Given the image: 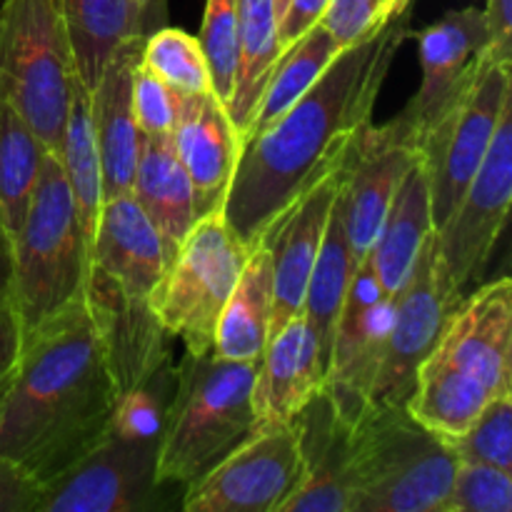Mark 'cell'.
I'll return each mask as SVG.
<instances>
[{"mask_svg": "<svg viewBox=\"0 0 512 512\" xmlns=\"http://www.w3.org/2000/svg\"><path fill=\"white\" fill-rule=\"evenodd\" d=\"M410 38V10L378 33L348 45L325 73L268 128L240 143L223 218L248 250L295 198L345 163L360 130L373 123V108Z\"/></svg>", "mask_w": 512, "mask_h": 512, "instance_id": "6da1fadb", "label": "cell"}, {"mask_svg": "<svg viewBox=\"0 0 512 512\" xmlns=\"http://www.w3.org/2000/svg\"><path fill=\"white\" fill-rule=\"evenodd\" d=\"M118 388L85 300L23 333L0 403V455L45 488L108 435Z\"/></svg>", "mask_w": 512, "mask_h": 512, "instance_id": "7a4b0ae2", "label": "cell"}, {"mask_svg": "<svg viewBox=\"0 0 512 512\" xmlns=\"http://www.w3.org/2000/svg\"><path fill=\"white\" fill-rule=\"evenodd\" d=\"M455 468L453 445L405 405L370 400L350 423L348 512H440Z\"/></svg>", "mask_w": 512, "mask_h": 512, "instance_id": "3957f363", "label": "cell"}, {"mask_svg": "<svg viewBox=\"0 0 512 512\" xmlns=\"http://www.w3.org/2000/svg\"><path fill=\"white\" fill-rule=\"evenodd\" d=\"M258 363L185 353L175 365L173 400L158 448V478L188 488L258 428L253 383Z\"/></svg>", "mask_w": 512, "mask_h": 512, "instance_id": "277c9868", "label": "cell"}, {"mask_svg": "<svg viewBox=\"0 0 512 512\" xmlns=\"http://www.w3.org/2000/svg\"><path fill=\"white\" fill-rule=\"evenodd\" d=\"M88 245L55 153H45L13 235V308L25 330L83 298Z\"/></svg>", "mask_w": 512, "mask_h": 512, "instance_id": "5b68a950", "label": "cell"}, {"mask_svg": "<svg viewBox=\"0 0 512 512\" xmlns=\"http://www.w3.org/2000/svg\"><path fill=\"white\" fill-rule=\"evenodd\" d=\"M73 45L58 0L0 3V88L48 153L63 143L78 83Z\"/></svg>", "mask_w": 512, "mask_h": 512, "instance_id": "8992f818", "label": "cell"}, {"mask_svg": "<svg viewBox=\"0 0 512 512\" xmlns=\"http://www.w3.org/2000/svg\"><path fill=\"white\" fill-rule=\"evenodd\" d=\"M250 250L235 238L223 213L200 215L150 293V308L168 338L185 353L213 350L215 328L230 293L238 285Z\"/></svg>", "mask_w": 512, "mask_h": 512, "instance_id": "52a82bcc", "label": "cell"}, {"mask_svg": "<svg viewBox=\"0 0 512 512\" xmlns=\"http://www.w3.org/2000/svg\"><path fill=\"white\" fill-rule=\"evenodd\" d=\"M512 103V65L480 58L475 73L418 135V155L430 190L435 230L443 228L460 195L488 155L503 110Z\"/></svg>", "mask_w": 512, "mask_h": 512, "instance_id": "ba28073f", "label": "cell"}, {"mask_svg": "<svg viewBox=\"0 0 512 512\" xmlns=\"http://www.w3.org/2000/svg\"><path fill=\"white\" fill-rule=\"evenodd\" d=\"M512 200V103L500 115L488 155L465 193L460 195L438 238V268L455 300L483 278L500 233L505 230Z\"/></svg>", "mask_w": 512, "mask_h": 512, "instance_id": "9c48e42d", "label": "cell"}, {"mask_svg": "<svg viewBox=\"0 0 512 512\" xmlns=\"http://www.w3.org/2000/svg\"><path fill=\"white\" fill-rule=\"evenodd\" d=\"M160 443L105 435L63 478L43 488L38 512H150L180 510L170 490L183 488L158 478Z\"/></svg>", "mask_w": 512, "mask_h": 512, "instance_id": "30bf717a", "label": "cell"}, {"mask_svg": "<svg viewBox=\"0 0 512 512\" xmlns=\"http://www.w3.org/2000/svg\"><path fill=\"white\" fill-rule=\"evenodd\" d=\"M303 480L293 423L258 425L245 443L185 488V512H280Z\"/></svg>", "mask_w": 512, "mask_h": 512, "instance_id": "8fae6325", "label": "cell"}, {"mask_svg": "<svg viewBox=\"0 0 512 512\" xmlns=\"http://www.w3.org/2000/svg\"><path fill=\"white\" fill-rule=\"evenodd\" d=\"M395 295L383 293L370 253L355 263L330 343L325 390L348 423L373 400L393 323Z\"/></svg>", "mask_w": 512, "mask_h": 512, "instance_id": "7c38bea8", "label": "cell"}, {"mask_svg": "<svg viewBox=\"0 0 512 512\" xmlns=\"http://www.w3.org/2000/svg\"><path fill=\"white\" fill-rule=\"evenodd\" d=\"M460 300L450 295L440 278L435 230L425 238L413 273L395 295L393 323L385 343L383 365L375 378L373 400L405 405L415 388L420 365L438 345L448 315Z\"/></svg>", "mask_w": 512, "mask_h": 512, "instance_id": "4fadbf2b", "label": "cell"}, {"mask_svg": "<svg viewBox=\"0 0 512 512\" xmlns=\"http://www.w3.org/2000/svg\"><path fill=\"white\" fill-rule=\"evenodd\" d=\"M418 148L398 120L368 123L350 145L340 180V208L353 260H363L378 240L393 195Z\"/></svg>", "mask_w": 512, "mask_h": 512, "instance_id": "5bb4252c", "label": "cell"}, {"mask_svg": "<svg viewBox=\"0 0 512 512\" xmlns=\"http://www.w3.org/2000/svg\"><path fill=\"white\" fill-rule=\"evenodd\" d=\"M512 283L498 278L465 293L430 358L478 378L493 395L512 390Z\"/></svg>", "mask_w": 512, "mask_h": 512, "instance_id": "9a60e30c", "label": "cell"}, {"mask_svg": "<svg viewBox=\"0 0 512 512\" xmlns=\"http://www.w3.org/2000/svg\"><path fill=\"white\" fill-rule=\"evenodd\" d=\"M343 165L320 178L313 188L295 198L273 225L265 230L263 245L273 263V318H270V338L288 320L303 315L305 288L323 243L325 225L330 210L338 198Z\"/></svg>", "mask_w": 512, "mask_h": 512, "instance_id": "2e32d148", "label": "cell"}, {"mask_svg": "<svg viewBox=\"0 0 512 512\" xmlns=\"http://www.w3.org/2000/svg\"><path fill=\"white\" fill-rule=\"evenodd\" d=\"M420 50V88L408 108L398 115L403 133L413 143L425 125L448 105L460 85L475 73L480 53L488 45V25L480 8L450 10L423 30H410ZM418 148V145H415Z\"/></svg>", "mask_w": 512, "mask_h": 512, "instance_id": "e0dca14e", "label": "cell"}, {"mask_svg": "<svg viewBox=\"0 0 512 512\" xmlns=\"http://www.w3.org/2000/svg\"><path fill=\"white\" fill-rule=\"evenodd\" d=\"M83 300L103 343L118 395L170 358V338L155 318L150 298H133L105 275L88 270Z\"/></svg>", "mask_w": 512, "mask_h": 512, "instance_id": "ac0fdd59", "label": "cell"}, {"mask_svg": "<svg viewBox=\"0 0 512 512\" xmlns=\"http://www.w3.org/2000/svg\"><path fill=\"white\" fill-rule=\"evenodd\" d=\"M143 38L120 45L88 88L90 118L103 168V198L130 193L140 158V135L133 115V75Z\"/></svg>", "mask_w": 512, "mask_h": 512, "instance_id": "d6986e66", "label": "cell"}, {"mask_svg": "<svg viewBox=\"0 0 512 512\" xmlns=\"http://www.w3.org/2000/svg\"><path fill=\"white\" fill-rule=\"evenodd\" d=\"M180 110L170 140L195 190L200 215L223 210L240 155V135L215 93L178 98Z\"/></svg>", "mask_w": 512, "mask_h": 512, "instance_id": "ffe728a7", "label": "cell"}, {"mask_svg": "<svg viewBox=\"0 0 512 512\" xmlns=\"http://www.w3.org/2000/svg\"><path fill=\"white\" fill-rule=\"evenodd\" d=\"M290 423L303 453V480L280 512H348L350 423L320 390Z\"/></svg>", "mask_w": 512, "mask_h": 512, "instance_id": "44dd1931", "label": "cell"}, {"mask_svg": "<svg viewBox=\"0 0 512 512\" xmlns=\"http://www.w3.org/2000/svg\"><path fill=\"white\" fill-rule=\"evenodd\" d=\"M325 360L305 315L288 320L265 345L253 383L258 425L290 423L325 388Z\"/></svg>", "mask_w": 512, "mask_h": 512, "instance_id": "7402d4cb", "label": "cell"}, {"mask_svg": "<svg viewBox=\"0 0 512 512\" xmlns=\"http://www.w3.org/2000/svg\"><path fill=\"white\" fill-rule=\"evenodd\" d=\"M433 230L428 178H425V168L418 155L415 163L405 170L403 180L393 195V203L385 213L378 240L370 248L375 275H378V283L385 295H390V298L398 295L408 275L413 273V265L418 260L425 238Z\"/></svg>", "mask_w": 512, "mask_h": 512, "instance_id": "603a6c76", "label": "cell"}, {"mask_svg": "<svg viewBox=\"0 0 512 512\" xmlns=\"http://www.w3.org/2000/svg\"><path fill=\"white\" fill-rule=\"evenodd\" d=\"M133 198L148 215L173 258L198 220L195 190L170 138H143L135 168Z\"/></svg>", "mask_w": 512, "mask_h": 512, "instance_id": "cb8c5ba5", "label": "cell"}, {"mask_svg": "<svg viewBox=\"0 0 512 512\" xmlns=\"http://www.w3.org/2000/svg\"><path fill=\"white\" fill-rule=\"evenodd\" d=\"M270 318H273V263L268 250L258 245L250 250L238 285L220 313L210 353L223 360L255 363L263 358L270 340Z\"/></svg>", "mask_w": 512, "mask_h": 512, "instance_id": "d4e9b609", "label": "cell"}, {"mask_svg": "<svg viewBox=\"0 0 512 512\" xmlns=\"http://www.w3.org/2000/svg\"><path fill=\"white\" fill-rule=\"evenodd\" d=\"M490 398L493 393L478 378L428 355L405 408L420 425L453 443L475 423Z\"/></svg>", "mask_w": 512, "mask_h": 512, "instance_id": "484cf974", "label": "cell"}, {"mask_svg": "<svg viewBox=\"0 0 512 512\" xmlns=\"http://www.w3.org/2000/svg\"><path fill=\"white\" fill-rule=\"evenodd\" d=\"M73 45L75 68L85 88L95 83L115 50L140 33L133 0H58Z\"/></svg>", "mask_w": 512, "mask_h": 512, "instance_id": "4316f807", "label": "cell"}, {"mask_svg": "<svg viewBox=\"0 0 512 512\" xmlns=\"http://www.w3.org/2000/svg\"><path fill=\"white\" fill-rule=\"evenodd\" d=\"M240 18V60L235 78L233 103L228 113L243 143L250 118L258 105L265 80L283 55L278 43V10L275 0H238Z\"/></svg>", "mask_w": 512, "mask_h": 512, "instance_id": "83f0119b", "label": "cell"}, {"mask_svg": "<svg viewBox=\"0 0 512 512\" xmlns=\"http://www.w3.org/2000/svg\"><path fill=\"white\" fill-rule=\"evenodd\" d=\"M353 270H355V260H353V253H350L348 235H345L343 208H340V195H338L333 203V210H330L323 243H320L318 258H315L313 273H310L308 288H305V300H303V315L310 323V328L315 330V335H318L320 355H323L325 360V370H328L335 320H338L340 305H343L345 290H348Z\"/></svg>", "mask_w": 512, "mask_h": 512, "instance_id": "f1b7e54d", "label": "cell"}, {"mask_svg": "<svg viewBox=\"0 0 512 512\" xmlns=\"http://www.w3.org/2000/svg\"><path fill=\"white\" fill-rule=\"evenodd\" d=\"M340 50L343 48L335 43L333 35L320 23L313 25L305 35H300L293 45H288L275 63L270 78L265 80V88L260 93L258 105H255L245 138L250 133L268 128L278 115H283L290 105L298 103L305 90L338 58Z\"/></svg>", "mask_w": 512, "mask_h": 512, "instance_id": "f546056e", "label": "cell"}, {"mask_svg": "<svg viewBox=\"0 0 512 512\" xmlns=\"http://www.w3.org/2000/svg\"><path fill=\"white\" fill-rule=\"evenodd\" d=\"M60 168L73 193L75 208H78L80 228H83L85 245L90 248L95 223H98L100 205H103V168H100L98 143H95L93 118H90L88 88L75 83L73 100H70L68 120H65L63 143L58 153Z\"/></svg>", "mask_w": 512, "mask_h": 512, "instance_id": "4dcf8cb0", "label": "cell"}, {"mask_svg": "<svg viewBox=\"0 0 512 512\" xmlns=\"http://www.w3.org/2000/svg\"><path fill=\"white\" fill-rule=\"evenodd\" d=\"M45 153L28 120L0 88V218L10 235L23 223Z\"/></svg>", "mask_w": 512, "mask_h": 512, "instance_id": "1f68e13d", "label": "cell"}, {"mask_svg": "<svg viewBox=\"0 0 512 512\" xmlns=\"http://www.w3.org/2000/svg\"><path fill=\"white\" fill-rule=\"evenodd\" d=\"M140 63L158 75L178 98L215 93L200 40L173 25H163L145 35Z\"/></svg>", "mask_w": 512, "mask_h": 512, "instance_id": "d6a6232c", "label": "cell"}, {"mask_svg": "<svg viewBox=\"0 0 512 512\" xmlns=\"http://www.w3.org/2000/svg\"><path fill=\"white\" fill-rule=\"evenodd\" d=\"M173 390L175 363L173 358H168L148 378H143L138 385L118 395L108 433L125 440L160 443L165 413H168V405L173 400Z\"/></svg>", "mask_w": 512, "mask_h": 512, "instance_id": "836d02e7", "label": "cell"}, {"mask_svg": "<svg viewBox=\"0 0 512 512\" xmlns=\"http://www.w3.org/2000/svg\"><path fill=\"white\" fill-rule=\"evenodd\" d=\"M198 40L203 45L205 60H208L215 95L228 110L230 103H233L240 60L238 0H205Z\"/></svg>", "mask_w": 512, "mask_h": 512, "instance_id": "e575fe53", "label": "cell"}, {"mask_svg": "<svg viewBox=\"0 0 512 512\" xmlns=\"http://www.w3.org/2000/svg\"><path fill=\"white\" fill-rule=\"evenodd\" d=\"M440 512H512V473L498 465L458 458Z\"/></svg>", "mask_w": 512, "mask_h": 512, "instance_id": "d590c367", "label": "cell"}, {"mask_svg": "<svg viewBox=\"0 0 512 512\" xmlns=\"http://www.w3.org/2000/svg\"><path fill=\"white\" fill-rule=\"evenodd\" d=\"M450 445L458 458L480 460L512 473V390L493 395L475 423Z\"/></svg>", "mask_w": 512, "mask_h": 512, "instance_id": "8d00e7d4", "label": "cell"}, {"mask_svg": "<svg viewBox=\"0 0 512 512\" xmlns=\"http://www.w3.org/2000/svg\"><path fill=\"white\" fill-rule=\"evenodd\" d=\"M413 0H330L323 25L340 48L378 33L385 23L410 10Z\"/></svg>", "mask_w": 512, "mask_h": 512, "instance_id": "74e56055", "label": "cell"}, {"mask_svg": "<svg viewBox=\"0 0 512 512\" xmlns=\"http://www.w3.org/2000/svg\"><path fill=\"white\" fill-rule=\"evenodd\" d=\"M180 100L163 80L138 63L133 75V115L143 138H170Z\"/></svg>", "mask_w": 512, "mask_h": 512, "instance_id": "f35d334b", "label": "cell"}, {"mask_svg": "<svg viewBox=\"0 0 512 512\" xmlns=\"http://www.w3.org/2000/svg\"><path fill=\"white\" fill-rule=\"evenodd\" d=\"M43 488L0 455V512H38Z\"/></svg>", "mask_w": 512, "mask_h": 512, "instance_id": "ab89813d", "label": "cell"}, {"mask_svg": "<svg viewBox=\"0 0 512 512\" xmlns=\"http://www.w3.org/2000/svg\"><path fill=\"white\" fill-rule=\"evenodd\" d=\"M483 15L488 25V45L480 58L512 65V0H488Z\"/></svg>", "mask_w": 512, "mask_h": 512, "instance_id": "60d3db41", "label": "cell"}, {"mask_svg": "<svg viewBox=\"0 0 512 512\" xmlns=\"http://www.w3.org/2000/svg\"><path fill=\"white\" fill-rule=\"evenodd\" d=\"M328 5L330 0H285V8L278 18L280 50L293 45L300 35H305L313 25H318Z\"/></svg>", "mask_w": 512, "mask_h": 512, "instance_id": "b9f144b4", "label": "cell"}, {"mask_svg": "<svg viewBox=\"0 0 512 512\" xmlns=\"http://www.w3.org/2000/svg\"><path fill=\"white\" fill-rule=\"evenodd\" d=\"M20 348H23V325H20L18 313H15L13 303L0 305V403L13 383Z\"/></svg>", "mask_w": 512, "mask_h": 512, "instance_id": "7bdbcfd3", "label": "cell"}, {"mask_svg": "<svg viewBox=\"0 0 512 512\" xmlns=\"http://www.w3.org/2000/svg\"><path fill=\"white\" fill-rule=\"evenodd\" d=\"M13 303V235L0 218V305Z\"/></svg>", "mask_w": 512, "mask_h": 512, "instance_id": "ee69618b", "label": "cell"}, {"mask_svg": "<svg viewBox=\"0 0 512 512\" xmlns=\"http://www.w3.org/2000/svg\"><path fill=\"white\" fill-rule=\"evenodd\" d=\"M138 8L140 18V33L150 35L153 30L168 25V0H133Z\"/></svg>", "mask_w": 512, "mask_h": 512, "instance_id": "f6af8a7d", "label": "cell"}, {"mask_svg": "<svg viewBox=\"0 0 512 512\" xmlns=\"http://www.w3.org/2000/svg\"><path fill=\"white\" fill-rule=\"evenodd\" d=\"M283 8H285V0H275V10H278V18H280V13H283Z\"/></svg>", "mask_w": 512, "mask_h": 512, "instance_id": "bcb514c9", "label": "cell"}]
</instances>
